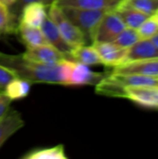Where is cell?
<instances>
[{"label": "cell", "mask_w": 158, "mask_h": 159, "mask_svg": "<svg viewBox=\"0 0 158 159\" xmlns=\"http://www.w3.org/2000/svg\"><path fill=\"white\" fill-rule=\"evenodd\" d=\"M0 64L10 69L20 78L31 83L58 84L65 86V70L62 61L47 65L31 61L22 55L0 52Z\"/></svg>", "instance_id": "cell-1"}, {"label": "cell", "mask_w": 158, "mask_h": 159, "mask_svg": "<svg viewBox=\"0 0 158 159\" xmlns=\"http://www.w3.org/2000/svg\"><path fill=\"white\" fill-rule=\"evenodd\" d=\"M68 19L84 34L87 41L95 40L99 24L106 10H91L74 7H61Z\"/></svg>", "instance_id": "cell-2"}, {"label": "cell", "mask_w": 158, "mask_h": 159, "mask_svg": "<svg viewBox=\"0 0 158 159\" xmlns=\"http://www.w3.org/2000/svg\"><path fill=\"white\" fill-rule=\"evenodd\" d=\"M48 7V17L54 21L63 39L72 48V49L74 48L86 45L88 43L81 30L68 19V17L64 14L62 8L58 5L56 1L52 2Z\"/></svg>", "instance_id": "cell-3"}, {"label": "cell", "mask_w": 158, "mask_h": 159, "mask_svg": "<svg viewBox=\"0 0 158 159\" xmlns=\"http://www.w3.org/2000/svg\"><path fill=\"white\" fill-rule=\"evenodd\" d=\"M126 27L115 10H108L99 24L94 42H113Z\"/></svg>", "instance_id": "cell-4"}, {"label": "cell", "mask_w": 158, "mask_h": 159, "mask_svg": "<svg viewBox=\"0 0 158 159\" xmlns=\"http://www.w3.org/2000/svg\"><path fill=\"white\" fill-rule=\"evenodd\" d=\"M106 75L97 73L89 69L86 64L77 62L74 60L71 61L66 86H89L97 85Z\"/></svg>", "instance_id": "cell-5"}, {"label": "cell", "mask_w": 158, "mask_h": 159, "mask_svg": "<svg viewBox=\"0 0 158 159\" xmlns=\"http://www.w3.org/2000/svg\"><path fill=\"white\" fill-rule=\"evenodd\" d=\"M137 105L145 108H158V87L128 86L124 87V96Z\"/></svg>", "instance_id": "cell-6"}, {"label": "cell", "mask_w": 158, "mask_h": 159, "mask_svg": "<svg viewBox=\"0 0 158 159\" xmlns=\"http://www.w3.org/2000/svg\"><path fill=\"white\" fill-rule=\"evenodd\" d=\"M21 55L31 61L47 65L57 64L63 59L69 58L68 56L59 51L50 44L26 48L25 52L22 53Z\"/></svg>", "instance_id": "cell-7"}, {"label": "cell", "mask_w": 158, "mask_h": 159, "mask_svg": "<svg viewBox=\"0 0 158 159\" xmlns=\"http://www.w3.org/2000/svg\"><path fill=\"white\" fill-rule=\"evenodd\" d=\"M92 45L96 48L103 65L114 68L126 61L129 48H121L114 42H94Z\"/></svg>", "instance_id": "cell-8"}, {"label": "cell", "mask_w": 158, "mask_h": 159, "mask_svg": "<svg viewBox=\"0 0 158 159\" xmlns=\"http://www.w3.org/2000/svg\"><path fill=\"white\" fill-rule=\"evenodd\" d=\"M112 73L118 75H139L158 77V59L127 61L121 65L114 67Z\"/></svg>", "instance_id": "cell-9"}, {"label": "cell", "mask_w": 158, "mask_h": 159, "mask_svg": "<svg viewBox=\"0 0 158 159\" xmlns=\"http://www.w3.org/2000/svg\"><path fill=\"white\" fill-rule=\"evenodd\" d=\"M24 126V120L20 112L9 108L0 118V148L18 130Z\"/></svg>", "instance_id": "cell-10"}, {"label": "cell", "mask_w": 158, "mask_h": 159, "mask_svg": "<svg viewBox=\"0 0 158 159\" xmlns=\"http://www.w3.org/2000/svg\"><path fill=\"white\" fill-rule=\"evenodd\" d=\"M47 6L42 2H33L24 5L21 8L19 22L40 28L41 24L47 17Z\"/></svg>", "instance_id": "cell-11"}, {"label": "cell", "mask_w": 158, "mask_h": 159, "mask_svg": "<svg viewBox=\"0 0 158 159\" xmlns=\"http://www.w3.org/2000/svg\"><path fill=\"white\" fill-rule=\"evenodd\" d=\"M40 29L48 44H50L59 51H61V53L65 54L70 58V52L72 50V48L65 42L58 27L48 16L41 24Z\"/></svg>", "instance_id": "cell-12"}, {"label": "cell", "mask_w": 158, "mask_h": 159, "mask_svg": "<svg viewBox=\"0 0 158 159\" xmlns=\"http://www.w3.org/2000/svg\"><path fill=\"white\" fill-rule=\"evenodd\" d=\"M61 7H74L91 10H115L119 5L116 0H57Z\"/></svg>", "instance_id": "cell-13"}, {"label": "cell", "mask_w": 158, "mask_h": 159, "mask_svg": "<svg viewBox=\"0 0 158 159\" xmlns=\"http://www.w3.org/2000/svg\"><path fill=\"white\" fill-rule=\"evenodd\" d=\"M158 59V49L150 39L141 38L128 49L126 61Z\"/></svg>", "instance_id": "cell-14"}, {"label": "cell", "mask_w": 158, "mask_h": 159, "mask_svg": "<svg viewBox=\"0 0 158 159\" xmlns=\"http://www.w3.org/2000/svg\"><path fill=\"white\" fill-rule=\"evenodd\" d=\"M70 59L86 64L88 66L99 65L102 64V60L96 50V48L92 46H78L74 48L70 52Z\"/></svg>", "instance_id": "cell-15"}, {"label": "cell", "mask_w": 158, "mask_h": 159, "mask_svg": "<svg viewBox=\"0 0 158 159\" xmlns=\"http://www.w3.org/2000/svg\"><path fill=\"white\" fill-rule=\"evenodd\" d=\"M17 32L26 48L36 47L40 45L48 44L40 28L32 27L24 23L19 22Z\"/></svg>", "instance_id": "cell-16"}, {"label": "cell", "mask_w": 158, "mask_h": 159, "mask_svg": "<svg viewBox=\"0 0 158 159\" xmlns=\"http://www.w3.org/2000/svg\"><path fill=\"white\" fill-rule=\"evenodd\" d=\"M31 86V82L20 77H15L7 83L4 89V93L11 101L21 100L29 95Z\"/></svg>", "instance_id": "cell-17"}, {"label": "cell", "mask_w": 158, "mask_h": 159, "mask_svg": "<svg viewBox=\"0 0 158 159\" xmlns=\"http://www.w3.org/2000/svg\"><path fill=\"white\" fill-rule=\"evenodd\" d=\"M111 77L123 87L128 86H153L158 87V77L139 75H118L111 74Z\"/></svg>", "instance_id": "cell-18"}, {"label": "cell", "mask_w": 158, "mask_h": 159, "mask_svg": "<svg viewBox=\"0 0 158 159\" xmlns=\"http://www.w3.org/2000/svg\"><path fill=\"white\" fill-rule=\"evenodd\" d=\"M64 146L58 144L53 147L37 148L29 151L21 157V159H67Z\"/></svg>", "instance_id": "cell-19"}, {"label": "cell", "mask_w": 158, "mask_h": 159, "mask_svg": "<svg viewBox=\"0 0 158 159\" xmlns=\"http://www.w3.org/2000/svg\"><path fill=\"white\" fill-rule=\"evenodd\" d=\"M115 10L118 13V15L120 16V18L122 19L127 27L136 30L142 25V23L144 20H146L150 17L141 11L131 8L117 7Z\"/></svg>", "instance_id": "cell-20"}, {"label": "cell", "mask_w": 158, "mask_h": 159, "mask_svg": "<svg viewBox=\"0 0 158 159\" xmlns=\"http://www.w3.org/2000/svg\"><path fill=\"white\" fill-rule=\"evenodd\" d=\"M117 7L135 9L151 17L158 9V0H126L121 2Z\"/></svg>", "instance_id": "cell-21"}, {"label": "cell", "mask_w": 158, "mask_h": 159, "mask_svg": "<svg viewBox=\"0 0 158 159\" xmlns=\"http://www.w3.org/2000/svg\"><path fill=\"white\" fill-rule=\"evenodd\" d=\"M18 24L15 14L10 12L8 7L0 1V35L17 32Z\"/></svg>", "instance_id": "cell-22"}, {"label": "cell", "mask_w": 158, "mask_h": 159, "mask_svg": "<svg viewBox=\"0 0 158 159\" xmlns=\"http://www.w3.org/2000/svg\"><path fill=\"white\" fill-rule=\"evenodd\" d=\"M141 39L138 32L136 29L126 27L113 41L115 44L118 45L121 48H129L132 47L136 42H138Z\"/></svg>", "instance_id": "cell-23"}, {"label": "cell", "mask_w": 158, "mask_h": 159, "mask_svg": "<svg viewBox=\"0 0 158 159\" xmlns=\"http://www.w3.org/2000/svg\"><path fill=\"white\" fill-rule=\"evenodd\" d=\"M137 32L141 38L150 39L158 32L157 21L153 16H151L142 23V25L137 29Z\"/></svg>", "instance_id": "cell-24"}, {"label": "cell", "mask_w": 158, "mask_h": 159, "mask_svg": "<svg viewBox=\"0 0 158 159\" xmlns=\"http://www.w3.org/2000/svg\"><path fill=\"white\" fill-rule=\"evenodd\" d=\"M15 77L18 76L14 72L0 64V92H3L7 83Z\"/></svg>", "instance_id": "cell-25"}, {"label": "cell", "mask_w": 158, "mask_h": 159, "mask_svg": "<svg viewBox=\"0 0 158 159\" xmlns=\"http://www.w3.org/2000/svg\"><path fill=\"white\" fill-rule=\"evenodd\" d=\"M11 100L3 92H0V118L8 111L10 108Z\"/></svg>", "instance_id": "cell-26"}, {"label": "cell", "mask_w": 158, "mask_h": 159, "mask_svg": "<svg viewBox=\"0 0 158 159\" xmlns=\"http://www.w3.org/2000/svg\"><path fill=\"white\" fill-rule=\"evenodd\" d=\"M45 0H17L16 2V5L18 7V9H21L22 7L26 4H29V3H33V2H42L44 3Z\"/></svg>", "instance_id": "cell-27"}, {"label": "cell", "mask_w": 158, "mask_h": 159, "mask_svg": "<svg viewBox=\"0 0 158 159\" xmlns=\"http://www.w3.org/2000/svg\"><path fill=\"white\" fill-rule=\"evenodd\" d=\"M2 3H4L5 5H7V7H11L14 6L17 2V0H0Z\"/></svg>", "instance_id": "cell-28"}, {"label": "cell", "mask_w": 158, "mask_h": 159, "mask_svg": "<svg viewBox=\"0 0 158 159\" xmlns=\"http://www.w3.org/2000/svg\"><path fill=\"white\" fill-rule=\"evenodd\" d=\"M150 40L154 43V45L158 49V32L154 35V36H152V37L150 38Z\"/></svg>", "instance_id": "cell-29"}, {"label": "cell", "mask_w": 158, "mask_h": 159, "mask_svg": "<svg viewBox=\"0 0 158 159\" xmlns=\"http://www.w3.org/2000/svg\"><path fill=\"white\" fill-rule=\"evenodd\" d=\"M54 1H57V0H45L44 1V4H46L47 6H49L52 2H54Z\"/></svg>", "instance_id": "cell-30"}, {"label": "cell", "mask_w": 158, "mask_h": 159, "mask_svg": "<svg viewBox=\"0 0 158 159\" xmlns=\"http://www.w3.org/2000/svg\"><path fill=\"white\" fill-rule=\"evenodd\" d=\"M153 17H154V18L156 19V20L157 21V23H158V9L156 10V13H155V14L153 15Z\"/></svg>", "instance_id": "cell-31"}, {"label": "cell", "mask_w": 158, "mask_h": 159, "mask_svg": "<svg viewBox=\"0 0 158 159\" xmlns=\"http://www.w3.org/2000/svg\"><path fill=\"white\" fill-rule=\"evenodd\" d=\"M117 2H118V4H120L121 2H124V1H126V0H116Z\"/></svg>", "instance_id": "cell-32"}]
</instances>
